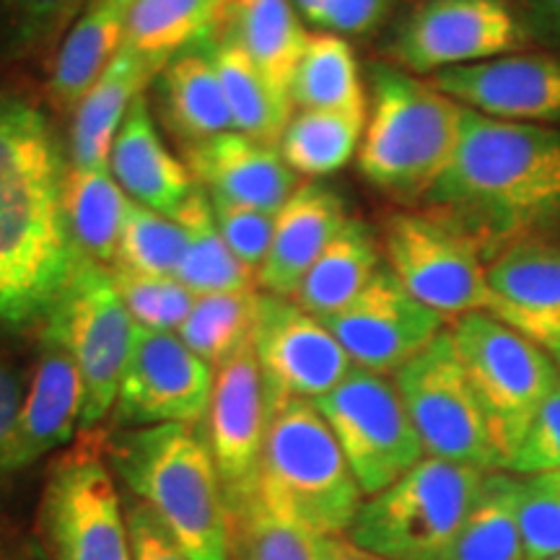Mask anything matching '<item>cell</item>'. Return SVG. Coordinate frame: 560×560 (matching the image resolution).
Returning <instances> with one entry per match:
<instances>
[{
    "label": "cell",
    "mask_w": 560,
    "mask_h": 560,
    "mask_svg": "<svg viewBox=\"0 0 560 560\" xmlns=\"http://www.w3.org/2000/svg\"><path fill=\"white\" fill-rule=\"evenodd\" d=\"M68 164L45 112L0 91V327L42 325L75 262Z\"/></svg>",
    "instance_id": "6da1fadb"
},
{
    "label": "cell",
    "mask_w": 560,
    "mask_h": 560,
    "mask_svg": "<svg viewBox=\"0 0 560 560\" xmlns=\"http://www.w3.org/2000/svg\"><path fill=\"white\" fill-rule=\"evenodd\" d=\"M423 200L495 257L560 215V132L465 109L457 151Z\"/></svg>",
    "instance_id": "7a4b0ae2"
},
{
    "label": "cell",
    "mask_w": 560,
    "mask_h": 560,
    "mask_svg": "<svg viewBox=\"0 0 560 560\" xmlns=\"http://www.w3.org/2000/svg\"><path fill=\"white\" fill-rule=\"evenodd\" d=\"M112 472L153 509L195 560H231V522L219 472L195 425L164 423L104 436Z\"/></svg>",
    "instance_id": "3957f363"
},
{
    "label": "cell",
    "mask_w": 560,
    "mask_h": 560,
    "mask_svg": "<svg viewBox=\"0 0 560 560\" xmlns=\"http://www.w3.org/2000/svg\"><path fill=\"white\" fill-rule=\"evenodd\" d=\"M359 170L371 185L400 200H423L457 151L462 112L431 81L374 62Z\"/></svg>",
    "instance_id": "277c9868"
},
{
    "label": "cell",
    "mask_w": 560,
    "mask_h": 560,
    "mask_svg": "<svg viewBox=\"0 0 560 560\" xmlns=\"http://www.w3.org/2000/svg\"><path fill=\"white\" fill-rule=\"evenodd\" d=\"M346 454L312 400L270 405L260 459V503L314 537H342L361 509Z\"/></svg>",
    "instance_id": "5b68a950"
},
{
    "label": "cell",
    "mask_w": 560,
    "mask_h": 560,
    "mask_svg": "<svg viewBox=\"0 0 560 560\" xmlns=\"http://www.w3.org/2000/svg\"><path fill=\"white\" fill-rule=\"evenodd\" d=\"M486 470L423 457L361 503L348 540L387 560H436L470 511Z\"/></svg>",
    "instance_id": "8992f818"
},
{
    "label": "cell",
    "mask_w": 560,
    "mask_h": 560,
    "mask_svg": "<svg viewBox=\"0 0 560 560\" xmlns=\"http://www.w3.org/2000/svg\"><path fill=\"white\" fill-rule=\"evenodd\" d=\"M452 335L506 470L560 371L542 346L488 312L454 319Z\"/></svg>",
    "instance_id": "52a82bcc"
},
{
    "label": "cell",
    "mask_w": 560,
    "mask_h": 560,
    "mask_svg": "<svg viewBox=\"0 0 560 560\" xmlns=\"http://www.w3.org/2000/svg\"><path fill=\"white\" fill-rule=\"evenodd\" d=\"M42 327L66 342L83 380L81 429L91 431L115 408L122 371L140 327L117 291L107 265L75 252L73 270Z\"/></svg>",
    "instance_id": "ba28073f"
},
{
    "label": "cell",
    "mask_w": 560,
    "mask_h": 560,
    "mask_svg": "<svg viewBox=\"0 0 560 560\" xmlns=\"http://www.w3.org/2000/svg\"><path fill=\"white\" fill-rule=\"evenodd\" d=\"M39 548L50 560H130V537L104 436L83 431L50 467L39 503Z\"/></svg>",
    "instance_id": "9c48e42d"
},
{
    "label": "cell",
    "mask_w": 560,
    "mask_h": 560,
    "mask_svg": "<svg viewBox=\"0 0 560 560\" xmlns=\"http://www.w3.org/2000/svg\"><path fill=\"white\" fill-rule=\"evenodd\" d=\"M395 387L429 457L486 472L503 470L452 330L439 332L429 348L405 363L395 374Z\"/></svg>",
    "instance_id": "30bf717a"
},
{
    "label": "cell",
    "mask_w": 560,
    "mask_h": 560,
    "mask_svg": "<svg viewBox=\"0 0 560 560\" xmlns=\"http://www.w3.org/2000/svg\"><path fill=\"white\" fill-rule=\"evenodd\" d=\"M327 420L363 495H376L423 459V444L395 382L355 366L332 392L312 400Z\"/></svg>",
    "instance_id": "8fae6325"
},
{
    "label": "cell",
    "mask_w": 560,
    "mask_h": 560,
    "mask_svg": "<svg viewBox=\"0 0 560 560\" xmlns=\"http://www.w3.org/2000/svg\"><path fill=\"white\" fill-rule=\"evenodd\" d=\"M384 255L405 289L444 319L493 314L495 299L478 242L431 210L389 215Z\"/></svg>",
    "instance_id": "7c38bea8"
},
{
    "label": "cell",
    "mask_w": 560,
    "mask_h": 560,
    "mask_svg": "<svg viewBox=\"0 0 560 560\" xmlns=\"http://www.w3.org/2000/svg\"><path fill=\"white\" fill-rule=\"evenodd\" d=\"M527 32L506 0H423L392 42L402 70L436 75L527 47Z\"/></svg>",
    "instance_id": "4fadbf2b"
},
{
    "label": "cell",
    "mask_w": 560,
    "mask_h": 560,
    "mask_svg": "<svg viewBox=\"0 0 560 560\" xmlns=\"http://www.w3.org/2000/svg\"><path fill=\"white\" fill-rule=\"evenodd\" d=\"M206 423L202 439L219 472L231 520L260 501V459L270 423L268 387L252 342L215 369Z\"/></svg>",
    "instance_id": "5bb4252c"
},
{
    "label": "cell",
    "mask_w": 560,
    "mask_h": 560,
    "mask_svg": "<svg viewBox=\"0 0 560 560\" xmlns=\"http://www.w3.org/2000/svg\"><path fill=\"white\" fill-rule=\"evenodd\" d=\"M252 350L260 363L268 402L317 400L353 371V361L319 317L296 301L257 293Z\"/></svg>",
    "instance_id": "9a60e30c"
},
{
    "label": "cell",
    "mask_w": 560,
    "mask_h": 560,
    "mask_svg": "<svg viewBox=\"0 0 560 560\" xmlns=\"http://www.w3.org/2000/svg\"><path fill=\"white\" fill-rule=\"evenodd\" d=\"M213 384L215 369L192 353L179 335L140 327L117 389L115 425H198L208 416Z\"/></svg>",
    "instance_id": "2e32d148"
},
{
    "label": "cell",
    "mask_w": 560,
    "mask_h": 560,
    "mask_svg": "<svg viewBox=\"0 0 560 560\" xmlns=\"http://www.w3.org/2000/svg\"><path fill=\"white\" fill-rule=\"evenodd\" d=\"M322 322L353 366L387 376L429 348L446 319L420 304L389 268H380L359 296Z\"/></svg>",
    "instance_id": "e0dca14e"
},
{
    "label": "cell",
    "mask_w": 560,
    "mask_h": 560,
    "mask_svg": "<svg viewBox=\"0 0 560 560\" xmlns=\"http://www.w3.org/2000/svg\"><path fill=\"white\" fill-rule=\"evenodd\" d=\"M441 94L503 122H560V60L511 52L475 66L441 70L429 79Z\"/></svg>",
    "instance_id": "ac0fdd59"
},
{
    "label": "cell",
    "mask_w": 560,
    "mask_h": 560,
    "mask_svg": "<svg viewBox=\"0 0 560 560\" xmlns=\"http://www.w3.org/2000/svg\"><path fill=\"white\" fill-rule=\"evenodd\" d=\"M83 416V380L66 342L47 327L39 332V359L21 405L0 472H16L73 439Z\"/></svg>",
    "instance_id": "d6986e66"
},
{
    "label": "cell",
    "mask_w": 560,
    "mask_h": 560,
    "mask_svg": "<svg viewBox=\"0 0 560 560\" xmlns=\"http://www.w3.org/2000/svg\"><path fill=\"white\" fill-rule=\"evenodd\" d=\"M185 156L187 170L210 198L270 215H278L299 187V174L285 164L278 145H268L236 130L187 145Z\"/></svg>",
    "instance_id": "ffe728a7"
},
{
    "label": "cell",
    "mask_w": 560,
    "mask_h": 560,
    "mask_svg": "<svg viewBox=\"0 0 560 560\" xmlns=\"http://www.w3.org/2000/svg\"><path fill=\"white\" fill-rule=\"evenodd\" d=\"M493 317L545 350L560 342V247L535 240L509 244L488 262Z\"/></svg>",
    "instance_id": "44dd1931"
},
{
    "label": "cell",
    "mask_w": 560,
    "mask_h": 560,
    "mask_svg": "<svg viewBox=\"0 0 560 560\" xmlns=\"http://www.w3.org/2000/svg\"><path fill=\"white\" fill-rule=\"evenodd\" d=\"M346 223V206L338 192L317 182L299 185L276 215L270 252L257 270L262 291L291 299Z\"/></svg>",
    "instance_id": "7402d4cb"
},
{
    "label": "cell",
    "mask_w": 560,
    "mask_h": 560,
    "mask_svg": "<svg viewBox=\"0 0 560 560\" xmlns=\"http://www.w3.org/2000/svg\"><path fill=\"white\" fill-rule=\"evenodd\" d=\"M109 172L132 202L174 215L198 187L192 172L166 149L153 122L151 104L138 96L109 151Z\"/></svg>",
    "instance_id": "603a6c76"
},
{
    "label": "cell",
    "mask_w": 560,
    "mask_h": 560,
    "mask_svg": "<svg viewBox=\"0 0 560 560\" xmlns=\"http://www.w3.org/2000/svg\"><path fill=\"white\" fill-rule=\"evenodd\" d=\"M164 68V62L145 58L132 47L122 45L117 58L102 73V79L86 91L79 107L73 109L68 140L70 166H75V170L109 166L112 143L120 132L125 117Z\"/></svg>",
    "instance_id": "cb8c5ba5"
},
{
    "label": "cell",
    "mask_w": 560,
    "mask_h": 560,
    "mask_svg": "<svg viewBox=\"0 0 560 560\" xmlns=\"http://www.w3.org/2000/svg\"><path fill=\"white\" fill-rule=\"evenodd\" d=\"M132 0H91L55 50L47 96L73 112L125 45Z\"/></svg>",
    "instance_id": "d4e9b609"
},
{
    "label": "cell",
    "mask_w": 560,
    "mask_h": 560,
    "mask_svg": "<svg viewBox=\"0 0 560 560\" xmlns=\"http://www.w3.org/2000/svg\"><path fill=\"white\" fill-rule=\"evenodd\" d=\"M219 32L242 47L280 96L291 100L293 73L310 42L291 0H226Z\"/></svg>",
    "instance_id": "484cf974"
},
{
    "label": "cell",
    "mask_w": 560,
    "mask_h": 560,
    "mask_svg": "<svg viewBox=\"0 0 560 560\" xmlns=\"http://www.w3.org/2000/svg\"><path fill=\"white\" fill-rule=\"evenodd\" d=\"M161 102L166 122L187 145L234 130L213 62V37L179 52L161 70Z\"/></svg>",
    "instance_id": "4316f807"
},
{
    "label": "cell",
    "mask_w": 560,
    "mask_h": 560,
    "mask_svg": "<svg viewBox=\"0 0 560 560\" xmlns=\"http://www.w3.org/2000/svg\"><path fill=\"white\" fill-rule=\"evenodd\" d=\"M185 231V257H182L177 276L195 296H210V293H240L255 291L260 285L257 270L244 265L234 252L229 249L221 236L219 223L213 219L208 192L198 185L190 192L177 213L172 215Z\"/></svg>",
    "instance_id": "83f0119b"
},
{
    "label": "cell",
    "mask_w": 560,
    "mask_h": 560,
    "mask_svg": "<svg viewBox=\"0 0 560 560\" xmlns=\"http://www.w3.org/2000/svg\"><path fill=\"white\" fill-rule=\"evenodd\" d=\"M130 198L112 177L109 166L75 170L66 177V223L73 249L86 260L115 265L128 219Z\"/></svg>",
    "instance_id": "f1b7e54d"
},
{
    "label": "cell",
    "mask_w": 560,
    "mask_h": 560,
    "mask_svg": "<svg viewBox=\"0 0 560 560\" xmlns=\"http://www.w3.org/2000/svg\"><path fill=\"white\" fill-rule=\"evenodd\" d=\"M376 272H380V247L374 234L366 223L348 219L291 299L314 317H330L359 296Z\"/></svg>",
    "instance_id": "f546056e"
},
{
    "label": "cell",
    "mask_w": 560,
    "mask_h": 560,
    "mask_svg": "<svg viewBox=\"0 0 560 560\" xmlns=\"http://www.w3.org/2000/svg\"><path fill=\"white\" fill-rule=\"evenodd\" d=\"M520 482L506 470L486 472L465 522L436 560H527L520 527Z\"/></svg>",
    "instance_id": "4dcf8cb0"
},
{
    "label": "cell",
    "mask_w": 560,
    "mask_h": 560,
    "mask_svg": "<svg viewBox=\"0 0 560 560\" xmlns=\"http://www.w3.org/2000/svg\"><path fill=\"white\" fill-rule=\"evenodd\" d=\"M226 0H132L125 45L164 66L221 30Z\"/></svg>",
    "instance_id": "1f68e13d"
},
{
    "label": "cell",
    "mask_w": 560,
    "mask_h": 560,
    "mask_svg": "<svg viewBox=\"0 0 560 560\" xmlns=\"http://www.w3.org/2000/svg\"><path fill=\"white\" fill-rule=\"evenodd\" d=\"M213 62L221 75L234 130L268 145H278L296 109L293 102L280 96L260 70L252 66L242 47L223 32L213 37Z\"/></svg>",
    "instance_id": "d6a6232c"
},
{
    "label": "cell",
    "mask_w": 560,
    "mask_h": 560,
    "mask_svg": "<svg viewBox=\"0 0 560 560\" xmlns=\"http://www.w3.org/2000/svg\"><path fill=\"white\" fill-rule=\"evenodd\" d=\"M296 109H327L369 115L366 89L353 47L338 34H310L291 81Z\"/></svg>",
    "instance_id": "836d02e7"
},
{
    "label": "cell",
    "mask_w": 560,
    "mask_h": 560,
    "mask_svg": "<svg viewBox=\"0 0 560 560\" xmlns=\"http://www.w3.org/2000/svg\"><path fill=\"white\" fill-rule=\"evenodd\" d=\"M366 117L353 112L296 109L278 143L280 156L304 177H330L361 149Z\"/></svg>",
    "instance_id": "e575fe53"
},
{
    "label": "cell",
    "mask_w": 560,
    "mask_h": 560,
    "mask_svg": "<svg viewBox=\"0 0 560 560\" xmlns=\"http://www.w3.org/2000/svg\"><path fill=\"white\" fill-rule=\"evenodd\" d=\"M255 312L257 291L198 296L177 335L192 353L219 369L221 363H226L231 355L252 342Z\"/></svg>",
    "instance_id": "d590c367"
},
{
    "label": "cell",
    "mask_w": 560,
    "mask_h": 560,
    "mask_svg": "<svg viewBox=\"0 0 560 560\" xmlns=\"http://www.w3.org/2000/svg\"><path fill=\"white\" fill-rule=\"evenodd\" d=\"M91 0H0V58L30 60L58 47Z\"/></svg>",
    "instance_id": "8d00e7d4"
},
{
    "label": "cell",
    "mask_w": 560,
    "mask_h": 560,
    "mask_svg": "<svg viewBox=\"0 0 560 560\" xmlns=\"http://www.w3.org/2000/svg\"><path fill=\"white\" fill-rule=\"evenodd\" d=\"M187 236L172 215L130 200L120 247L112 268H125L145 276H177L185 257Z\"/></svg>",
    "instance_id": "74e56055"
},
{
    "label": "cell",
    "mask_w": 560,
    "mask_h": 560,
    "mask_svg": "<svg viewBox=\"0 0 560 560\" xmlns=\"http://www.w3.org/2000/svg\"><path fill=\"white\" fill-rule=\"evenodd\" d=\"M229 522L231 560H319L317 537L278 520L260 501Z\"/></svg>",
    "instance_id": "f35d334b"
},
{
    "label": "cell",
    "mask_w": 560,
    "mask_h": 560,
    "mask_svg": "<svg viewBox=\"0 0 560 560\" xmlns=\"http://www.w3.org/2000/svg\"><path fill=\"white\" fill-rule=\"evenodd\" d=\"M117 291L138 327L153 332H174L192 312L198 296L174 276H145L125 268H112Z\"/></svg>",
    "instance_id": "ab89813d"
},
{
    "label": "cell",
    "mask_w": 560,
    "mask_h": 560,
    "mask_svg": "<svg viewBox=\"0 0 560 560\" xmlns=\"http://www.w3.org/2000/svg\"><path fill=\"white\" fill-rule=\"evenodd\" d=\"M520 527L524 558L550 560L560 556V470L522 478Z\"/></svg>",
    "instance_id": "60d3db41"
},
{
    "label": "cell",
    "mask_w": 560,
    "mask_h": 560,
    "mask_svg": "<svg viewBox=\"0 0 560 560\" xmlns=\"http://www.w3.org/2000/svg\"><path fill=\"white\" fill-rule=\"evenodd\" d=\"M210 206H213V219L219 223V231L226 240L229 249L247 268L260 270L270 252L272 234H276V215L219 198H210Z\"/></svg>",
    "instance_id": "b9f144b4"
},
{
    "label": "cell",
    "mask_w": 560,
    "mask_h": 560,
    "mask_svg": "<svg viewBox=\"0 0 560 560\" xmlns=\"http://www.w3.org/2000/svg\"><path fill=\"white\" fill-rule=\"evenodd\" d=\"M306 24L338 37H361L387 19L392 0H291Z\"/></svg>",
    "instance_id": "7bdbcfd3"
},
{
    "label": "cell",
    "mask_w": 560,
    "mask_h": 560,
    "mask_svg": "<svg viewBox=\"0 0 560 560\" xmlns=\"http://www.w3.org/2000/svg\"><path fill=\"white\" fill-rule=\"evenodd\" d=\"M560 470V380L532 420L527 436L522 439L506 472L537 475Z\"/></svg>",
    "instance_id": "ee69618b"
},
{
    "label": "cell",
    "mask_w": 560,
    "mask_h": 560,
    "mask_svg": "<svg viewBox=\"0 0 560 560\" xmlns=\"http://www.w3.org/2000/svg\"><path fill=\"white\" fill-rule=\"evenodd\" d=\"M125 522L130 537V560H195L182 548L166 524L153 514V509L136 495L125 503Z\"/></svg>",
    "instance_id": "f6af8a7d"
},
{
    "label": "cell",
    "mask_w": 560,
    "mask_h": 560,
    "mask_svg": "<svg viewBox=\"0 0 560 560\" xmlns=\"http://www.w3.org/2000/svg\"><path fill=\"white\" fill-rule=\"evenodd\" d=\"M26 389L21 384L19 371L0 355V459H3L5 450H9V441L13 436V429H16Z\"/></svg>",
    "instance_id": "bcb514c9"
},
{
    "label": "cell",
    "mask_w": 560,
    "mask_h": 560,
    "mask_svg": "<svg viewBox=\"0 0 560 560\" xmlns=\"http://www.w3.org/2000/svg\"><path fill=\"white\" fill-rule=\"evenodd\" d=\"M317 556L319 560H387L369 550H361L359 545L342 540V537H317Z\"/></svg>",
    "instance_id": "7dc6e473"
},
{
    "label": "cell",
    "mask_w": 560,
    "mask_h": 560,
    "mask_svg": "<svg viewBox=\"0 0 560 560\" xmlns=\"http://www.w3.org/2000/svg\"><path fill=\"white\" fill-rule=\"evenodd\" d=\"M520 3L542 32L560 39V0H520Z\"/></svg>",
    "instance_id": "c3c4849f"
},
{
    "label": "cell",
    "mask_w": 560,
    "mask_h": 560,
    "mask_svg": "<svg viewBox=\"0 0 560 560\" xmlns=\"http://www.w3.org/2000/svg\"><path fill=\"white\" fill-rule=\"evenodd\" d=\"M26 560H50L45 556V550L39 548V545H34V550L30 552V556H26Z\"/></svg>",
    "instance_id": "681fc988"
},
{
    "label": "cell",
    "mask_w": 560,
    "mask_h": 560,
    "mask_svg": "<svg viewBox=\"0 0 560 560\" xmlns=\"http://www.w3.org/2000/svg\"><path fill=\"white\" fill-rule=\"evenodd\" d=\"M548 350H550V359L556 361V366H558V371H560V342H556V346L548 348Z\"/></svg>",
    "instance_id": "f907efd6"
},
{
    "label": "cell",
    "mask_w": 560,
    "mask_h": 560,
    "mask_svg": "<svg viewBox=\"0 0 560 560\" xmlns=\"http://www.w3.org/2000/svg\"><path fill=\"white\" fill-rule=\"evenodd\" d=\"M550 560H560V556H556V558H550Z\"/></svg>",
    "instance_id": "816d5d0a"
}]
</instances>
